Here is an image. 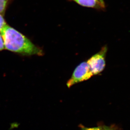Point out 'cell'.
<instances>
[{"mask_svg": "<svg viewBox=\"0 0 130 130\" xmlns=\"http://www.w3.org/2000/svg\"><path fill=\"white\" fill-rule=\"evenodd\" d=\"M6 25V23L3 17V15L0 14V32Z\"/></svg>", "mask_w": 130, "mask_h": 130, "instance_id": "52a82bcc", "label": "cell"}, {"mask_svg": "<svg viewBox=\"0 0 130 130\" xmlns=\"http://www.w3.org/2000/svg\"><path fill=\"white\" fill-rule=\"evenodd\" d=\"M75 1L82 6L87 7L94 8L98 9H104L105 4L104 1L100 0H71Z\"/></svg>", "mask_w": 130, "mask_h": 130, "instance_id": "277c9868", "label": "cell"}, {"mask_svg": "<svg viewBox=\"0 0 130 130\" xmlns=\"http://www.w3.org/2000/svg\"><path fill=\"white\" fill-rule=\"evenodd\" d=\"M100 1H103V0H100Z\"/></svg>", "mask_w": 130, "mask_h": 130, "instance_id": "30bf717a", "label": "cell"}, {"mask_svg": "<svg viewBox=\"0 0 130 130\" xmlns=\"http://www.w3.org/2000/svg\"><path fill=\"white\" fill-rule=\"evenodd\" d=\"M4 49H5V46H4V40L1 34H0V51L3 50Z\"/></svg>", "mask_w": 130, "mask_h": 130, "instance_id": "ba28073f", "label": "cell"}, {"mask_svg": "<svg viewBox=\"0 0 130 130\" xmlns=\"http://www.w3.org/2000/svg\"><path fill=\"white\" fill-rule=\"evenodd\" d=\"M5 48L23 55H41L43 52L23 34L6 24L1 32Z\"/></svg>", "mask_w": 130, "mask_h": 130, "instance_id": "6da1fadb", "label": "cell"}, {"mask_svg": "<svg viewBox=\"0 0 130 130\" xmlns=\"http://www.w3.org/2000/svg\"><path fill=\"white\" fill-rule=\"evenodd\" d=\"M104 130H112V129H111L110 128H109V127H108L107 126H104Z\"/></svg>", "mask_w": 130, "mask_h": 130, "instance_id": "9c48e42d", "label": "cell"}, {"mask_svg": "<svg viewBox=\"0 0 130 130\" xmlns=\"http://www.w3.org/2000/svg\"><path fill=\"white\" fill-rule=\"evenodd\" d=\"M80 127L81 130H104V126H101L93 128H87L82 125H80Z\"/></svg>", "mask_w": 130, "mask_h": 130, "instance_id": "8992f818", "label": "cell"}, {"mask_svg": "<svg viewBox=\"0 0 130 130\" xmlns=\"http://www.w3.org/2000/svg\"><path fill=\"white\" fill-rule=\"evenodd\" d=\"M93 75L87 62H83L75 69L71 77L68 81L67 85L70 88L74 84L88 80Z\"/></svg>", "mask_w": 130, "mask_h": 130, "instance_id": "3957f363", "label": "cell"}, {"mask_svg": "<svg viewBox=\"0 0 130 130\" xmlns=\"http://www.w3.org/2000/svg\"><path fill=\"white\" fill-rule=\"evenodd\" d=\"M9 0H0V14L3 15L5 12Z\"/></svg>", "mask_w": 130, "mask_h": 130, "instance_id": "5b68a950", "label": "cell"}, {"mask_svg": "<svg viewBox=\"0 0 130 130\" xmlns=\"http://www.w3.org/2000/svg\"><path fill=\"white\" fill-rule=\"evenodd\" d=\"M107 51V47L104 46L100 51L92 56L87 62L93 75L100 74L105 69Z\"/></svg>", "mask_w": 130, "mask_h": 130, "instance_id": "7a4b0ae2", "label": "cell"}]
</instances>
